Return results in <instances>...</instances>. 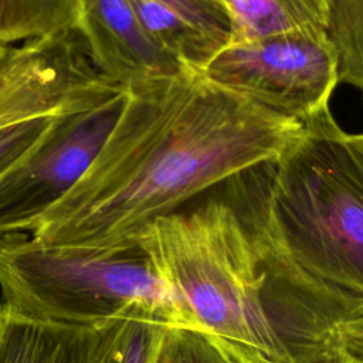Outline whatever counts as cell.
Here are the masks:
<instances>
[{
  "mask_svg": "<svg viewBox=\"0 0 363 363\" xmlns=\"http://www.w3.org/2000/svg\"><path fill=\"white\" fill-rule=\"evenodd\" d=\"M122 319L71 325L30 319L0 305V363H116Z\"/></svg>",
  "mask_w": 363,
  "mask_h": 363,
  "instance_id": "cell-9",
  "label": "cell"
},
{
  "mask_svg": "<svg viewBox=\"0 0 363 363\" xmlns=\"http://www.w3.org/2000/svg\"><path fill=\"white\" fill-rule=\"evenodd\" d=\"M201 72L216 84L301 123L329 108L339 84L328 33L288 31L234 41Z\"/></svg>",
  "mask_w": 363,
  "mask_h": 363,
  "instance_id": "cell-5",
  "label": "cell"
},
{
  "mask_svg": "<svg viewBox=\"0 0 363 363\" xmlns=\"http://www.w3.org/2000/svg\"><path fill=\"white\" fill-rule=\"evenodd\" d=\"M301 126L199 69L130 82L104 146L31 235L52 244L133 245L155 218L275 159Z\"/></svg>",
  "mask_w": 363,
  "mask_h": 363,
  "instance_id": "cell-1",
  "label": "cell"
},
{
  "mask_svg": "<svg viewBox=\"0 0 363 363\" xmlns=\"http://www.w3.org/2000/svg\"><path fill=\"white\" fill-rule=\"evenodd\" d=\"M150 38L182 67L201 71L233 38L220 0H130Z\"/></svg>",
  "mask_w": 363,
  "mask_h": 363,
  "instance_id": "cell-10",
  "label": "cell"
},
{
  "mask_svg": "<svg viewBox=\"0 0 363 363\" xmlns=\"http://www.w3.org/2000/svg\"><path fill=\"white\" fill-rule=\"evenodd\" d=\"M0 288L1 305L30 319L99 326L139 311L167 326L204 330L139 242L84 247L6 234L0 237Z\"/></svg>",
  "mask_w": 363,
  "mask_h": 363,
  "instance_id": "cell-4",
  "label": "cell"
},
{
  "mask_svg": "<svg viewBox=\"0 0 363 363\" xmlns=\"http://www.w3.org/2000/svg\"><path fill=\"white\" fill-rule=\"evenodd\" d=\"M123 98L61 116L37 147L0 174V237L31 233L81 179L113 128Z\"/></svg>",
  "mask_w": 363,
  "mask_h": 363,
  "instance_id": "cell-7",
  "label": "cell"
},
{
  "mask_svg": "<svg viewBox=\"0 0 363 363\" xmlns=\"http://www.w3.org/2000/svg\"><path fill=\"white\" fill-rule=\"evenodd\" d=\"M234 41L277 33H328L332 0H224Z\"/></svg>",
  "mask_w": 363,
  "mask_h": 363,
  "instance_id": "cell-11",
  "label": "cell"
},
{
  "mask_svg": "<svg viewBox=\"0 0 363 363\" xmlns=\"http://www.w3.org/2000/svg\"><path fill=\"white\" fill-rule=\"evenodd\" d=\"M328 35L337 54L339 84L363 99V0H332Z\"/></svg>",
  "mask_w": 363,
  "mask_h": 363,
  "instance_id": "cell-13",
  "label": "cell"
},
{
  "mask_svg": "<svg viewBox=\"0 0 363 363\" xmlns=\"http://www.w3.org/2000/svg\"><path fill=\"white\" fill-rule=\"evenodd\" d=\"M267 272L302 311L299 363L328 360L333 326L363 305V132L330 108L272 160L225 180Z\"/></svg>",
  "mask_w": 363,
  "mask_h": 363,
  "instance_id": "cell-2",
  "label": "cell"
},
{
  "mask_svg": "<svg viewBox=\"0 0 363 363\" xmlns=\"http://www.w3.org/2000/svg\"><path fill=\"white\" fill-rule=\"evenodd\" d=\"M166 326L139 311L125 315L116 363H152Z\"/></svg>",
  "mask_w": 363,
  "mask_h": 363,
  "instance_id": "cell-15",
  "label": "cell"
},
{
  "mask_svg": "<svg viewBox=\"0 0 363 363\" xmlns=\"http://www.w3.org/2000/svg\"><path fill=\"white\" fill-rule=\"evenodd\" d=\"M13 50V45H6V44H0V65L9 58L10 52Z\"/></svg>",
  "mask_w": 363,
  "mask_h": 363,
  "instance_id": "cell-19",
  "label": "cell"
},
{
  "mask_svg": "<svg viewBox=\"0 0 363 363\" xmlns=\"http://www.w3.org/2000/svg\"><path fill=\"white\" fill-rule=\"evenodd\" d=\"M79 18L81 0H0V44L68 33Z\"/></svg>",
  "mask_w": 363,
  "mask_h": 363,
  "instance_id": "cell-12",
  "label": "cell"
},
{
  "mask_svg": "<svg viewBox=\"0 0 363 363\" xmlns=\"http://www.w3.org/2000/svg\"><path fill=\"white\" fill-rule=\"evenodd\" d=\"M315 363H363V357L354 356V354H342V356H337L333 359L320 360V362H315Z\"/></svg>",
  "mask_w": 363,
  "mask_h": 363,
  "instance_id": "cell-18",
  "label": "cell"
},
{
  "mask_svg": "<svg viewBox=\"0 0 363 363\" xmlns=\"http://www.w3.org/2000/svg\"><path fill=\"white\" fill-rule=\"evenodd\" d=\"M157 274L242 363H296L268 303L267 272L225 197L149 223L138 237Z\"/></svg>",
  "mask_w": 363,
  "mask_h": 363,
  "instance_id": "cell-3",
  "label": "cell"
},
{
  "mask_svg": "<svg viewBox=\"0 0 363 363\" xmlns=\"http://www.w3.org/2000/svg\"><path fill=\"white\" fill-rule=\"evenodd\" d=\"M64 115L40 116L0 128V174L37 147Z\"/></svg>",
  "mask_w": 363,
  "mask_h": 363,
  "instance_id": "cell-16",
  "label": "cell"
},
{
  "mask_svg": "<svg viewBox=\"0 0 363 363\" xmlns=\"http://www.w3.org/2000/svg\"><path fill=\"white\" fill-rule=\"evenodd\" d=\"M342 354L363 357V305L342 318L330 332L329 357Z\"/></svg>",
  "mask_w": 363,
  "mask_h": 363,
  "instance_id": "cell-17",
  "label": "cell"
},
{
  "mask_svg": "<svg viewBox=\"0 0 363 363\" xmlns=\"http://www.w3.org/2000/svg\"><path fill=\"white\" fill-rule=\"evenodd\" d=\"M125 92L94 67L75 30L30 40L13 45L0 65V128L88 111Z\"/></svg>",
  "mask_w": 363,
  "mask_h": 363,
  "instance_id": "cell-6",
  "label": "cell"
},
{
  "mask_svg": "<svg viewBox=\"0 0 363 363\" xmlns=\"http://www.w3.org/2000/svg\"><path fill=\"white\" fill-rule=\"evenodd\" d=\"M220 1H221V3H223V4H224V0H220ZM224 6H225V4H224Z\"/></svg>",
  "mask_w": 363,
  "mask_h": 363,
  "instance_id": "cell-20",
  "label": "cell"
},
{
  "mask_svg": "<svg viewBox=\"0 0 363 363\" xmlns=\"http://www.w3.org/2000/svg\"><path fill=\"white\" fill-rule=\"evenodd\" d=\"M152 363H242L217 336L186 326H166Z\"/></svg>",
  "mask_w": 363,
  "mask_h": 363,
  "instance_id": "cell-14",
  "label": "cell"
},
{
  "mask_svg": "<svg viewBox=\"0 0 363 363\" xmlns=\"http://www.w3.org/2000/svg\"><path fill=\"white\" fill-rule=\"evenodd\" d=\"M75 31L94 67L123 85L183 68L150 38L130 0H81Z\"/></svg>",
  "mask_w": 363,
  "mask_h": 363,
  "instance_id": "cell-8",
  "label": "cell"
}]
</instances>
